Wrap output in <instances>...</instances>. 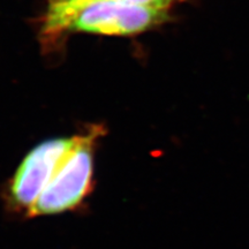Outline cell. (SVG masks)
I'll use <instances>...</instances> for the list:
<instances>
[{"instance_id": "6da1fadb", "label": "cell", "mask_w": 249, "mask_h": 249, "mask_svg": "<svg viewBox=\"0 0 249 249\" xmlns=\"http://www.w3.org/2000/svg\"><path fill=\"white\" fill-rule=\"evenodd\" d=\"M169 12L119 0H71L50 4L40 36L45 44L66 33L83 31L107 36H130L160 26Z\"/></svg>"}, {"instance_id": "7a4b0ae2", "label": "cell", "mask_w": 249, "mask_h": 249, "mask_svg": "<svg viewBox=\"0 0 249 249\" xmlns=\"http://www.w3.org/2000/svg\"><path fill=\"white\" fill-rule=\"evenodd\" d=\"M105 133L102 124H90L77 133L75 144L59 164L28 218L55 216L82 207L95 185L96 150Z\"/></svg>"}, {"instance_id": "3957f363", "label": "cell", "mask_w": 249, "mask_h": 249, "mask_svg": "<svg viewBox=\"0 0 249 249\" xmlns=\"http://www.w3.org/2000/svg\"><path fill=\"white\" fill-rule=\"evenodd\" d=\"M76 139L77 134L45 140L28 151L2 189V200L8 213L29 217L34 204Z\"/></svg>"}, {"instance_id": "277c9868", "label": "cell", "mask_w": 249, "mask_h": 249, "mask_svg": "<svg viewBox=\"0 0 249 249\" xmlns=\"http://www.w3.org/2000/svg\"><path fill=\"white\" fill-rule=\"evenodd\" d=\"M119 1L136 6H142V7L158 9V11L169 12L180 0H119Z\"/></svg>"}, {"instance_id": "5b68a950", "label": "cell", "mask_w": 249, "mask_h": 249, "mask_svg": "<svg viewBox=\"0 0 249 249\" xmlns=\"http://www.w3.org/2000/svg\"><path fill=\"white\" fill-rule=\"evenodd\" d=\"M71 0H50V4H54V2H68Z\"/></svg>"}]
</instances>
